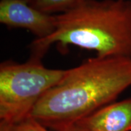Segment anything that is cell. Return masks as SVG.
I'll use <instances>...</instances> for the list:
<instances>
[{
	"label": "cell",
	"mask_w": 131,
	"mask_h": 131,
	"mask_svg": "<svg viewBox=\"0 0 131 131\" xmlns=\"http://www.w3.org/2000/svg\"><path fill=\"white\" fill-rule=\"evenodd\" d=\"M73 126L77 131H131V98L104 106Z\"/></svg>",
	"instance_id": "cell-5"
},
{
	"label": "cell",
	"mask_w": 131,
	"mask_h": 131,
	"mask_svg": "<svg viewBox=\"0 0 131 131\" xmlns=\"http://www.w3.org/2000/svg\"><path fill=\"white\" fill-rule=\"evenodd\" d=\"M67 69L45 67L29 58L25 63L0 65V124L13 126L30 116L38 101L64 78Z\"/></svg>",
	"instance_id": "cell-3"
},
{
	"label": "cell",
	"mask_w": 131,
	"mask_h": 131,
	"mask_svg": "<svg viewBox=\"0 0 131 131\" xmlns=\"http://www.w3.org/2000/svg\"><path fill=\"white\" fill-rule=\"evenodd\" d=\"M31 6L49 15L62 14L74 9L83 0H26Z\"/></svg>",
	"instance_id": "cell-6"
},
{
	"label": "cell",
	"mask_w": 131,
	"mask_h": 131,
	"mask_svg": "<svg viewBox=\"0 0 131 131\" xmlns=\"http://www.w3.org/2000/svg\"><path fill=\"white\" fill-rule=\"evenodd\" d=\"M9 131H54L47 128L32 118L28 117L22 122L9 127ZM60 131H77L74 126Z\"/></svg>",
	"instance_id": "cell-7"
},
{
	"label": "cell",
	"mask_w": 131,
	"mask_h": 131,
	"mask_svg": "<svg viewBox=\"0 0 131 131\" xmlns=\"http://www.w3.org/2000/svg\"><path fill=\"white\" fill-rule=\"evenodd\" d=\"M0 23L8 28L26 29L40 40L55 32L56 17L33 7L26 0H1Z\"/></svg>",
	"instance_id": "cell-4"
},
{
	"label": "cell",
	"mask_w": 131,
	"mask_h": 131,
	"mask_svg": "<svg viewBox=\"0 0 131 131\" xmlns=\"http://www.w3.org/2000/svg\"><path fill=\"white\" fill-rule=\"evenodd\" d=\"M131 87V59L90 58L67 69L59 84L45 94L30 118L60 131L115 101Z\"/></svg>",
	"instance_id": "cell-1"
},
{
	"label": "cell",
	"mask_w": 131,
	"mask_h": 131,
	"mask_svg": "<svg viewBox=\"0 0 131 131\" xmlns=\"http://www.w3.org/2000/svg\"><path fill=\"white\" fill-rule=\"evenodd\" d=\"M56 17L55 32L30 44L31 58L42 61L57 45L93 50L101 58L131 59V0H83Z\"/></svg>",
	"instance_id": "cell-2"
},
{
	"label": "cell",
	"mask_w": 131,
	"mask_h": 131,
	"mask_svg": "<svg viewBox=\"0 0 131 131\" xmlns=\"http://www.w3.org/2000/svg\"><path fill=\"white\" fill-rule=\"evenodd\" d=\"M9 126L5 125L3 124H0V131H9Z\"/></svg>",
	"instance_id": "cell-8"
}]
</instances>
